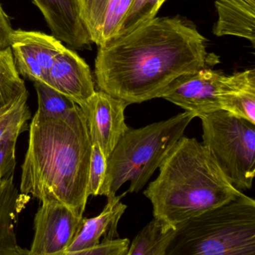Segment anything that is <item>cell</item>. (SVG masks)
Masks as SVG:
<instances>
[{"instance_id": "cell-11", "label": "cell", "mask_w": 255, "mask_h": 255, "mask_svg": "<svg viewBox=\"0 0 255 255\" xmlns=\"http://www.w3.org/2000/svg\"><path fill=\"white\" fill-rule=\"evenodd\" d=\"M47 84L83 106L95 92L90 68L77 53L65 47L55 59Z\"/></svg>"}, {"instance_id": "cell-26", "label": "cell", "mask_w": 255, "mask_h": 255, "mask_svg": "<svg viewBox=\"0 0 255 255\" xmlns=\"http://www.w3.org/2000/svg\"><path fill=\"white\" fill-rule=\"evenodd\" d=\"M12 32L9 19L0 5V50L10 47Z\"/></svg>"}, {"instance_id": "cell-27", "label": "cell", "mask_w": 255, "mask_h": 255, "mask_svg": "<svg viewBox=\"0 0 255 255\" xmlns=\"http://www.w3.org/2000/svg\"><path fill=\"white\" fill-rule=\"evenodd\" d=\"M246 2H249V3H255V0H243Z\"/></svg>"}, {"instance_id": "cell-23", "label": "cell", "mask_w": 255, "mask_h": 255, "mask_svg": "<svg viewBox=\"0 0 255 255\" xmlns=\"http://www.w3.org/2000/svg\"><path fill=\"white\" fill-rule=\"evenodd\" d=\"M107 159L97 143L92 144L89 167L88 195L98 196L101 195V188L105 180Z\"/></svg>"}, {"instance_id": "cell-9", "label": "cell", "mask_w": 255, "mask_h": 255, "mask_svg": "<svg viewBox=\"0 0 255 255\" xmlns=\"http://www.w3.org/2000/svg\"><path fill=\"white\" fill-rule=\"evenodd\" d=\"M10 48L20 75L34 83H47L56 56L65 47L53 35L17 29L11 33Z\"/></svg>"}, {"instance_id": "cell-16", "label": "cell", "mask_w": 255, "mask_h": 255, "mask_svg": "<svg viewBox=\"0 0 255 255\" xmlns=\"http://www.w3.org/2000/svg\"><path fill=\"white\" fill-rule=\"evenodd\" d=\"M14 174L0 181V255H29L17 243L14 225L23 195L14 181Z\"/></svg>"}, {"instance_id": "cell-28", "label": "cell", "mask_w": 255, "mask_h": 255, "mask_svg": "<svg viewBox=\"0 0 255 255\" xmlns=\"http://www.w3.org/2000/svg\"><path fill=\"white\" fill-rule=\"evenodd\" d=\"M10 110H11V109H10ZM9 110H8V111L5 112V113H2V114H0V119H2V118L3 117V116H5V115L6 114V113H8V111H9Z\"/></svg>"}, {"instance_id": "cell-18", "label": "cell", "mask_w": 255, "mask_h": 255, "mask_svg": "<svg viewBox=\"0 0 255 255\" xmlns=\"http://www.w3.org/2000/svg\"><path fill=\"white\" fill-rule=\"evenodd\" d=\"M177 228L153 217L129 245L128 255H166Z\"/></svg>"}, {"instance_id": "cell-22", "label": "cell", "mask_w": 255, "mask_h": 255, "mask_svg": "<svg viewBox=\"0 0 255 255\" xmlns=\"http://www.w3.org/2000/svg\"><path fill=\"white\" fill-rule=\"evenodd\" d=\"M27 99L28 98H23L0 119V139L11 132H23L26 130L28 122L31 119Z\"/></svg>"}, {"instance_id": "cell-4", "label": "cell", "mask_w": 255, "mask_h": 255, "mask_svg": "<svg viewBox=\"0 0 255 255\" xmlns=\"http://www.w3.org/2000/svg\"><path fill=\"white\" fill-rule=\"evenodd\" d=\"M196 116L189 112L138 129H128L107 159L101 195L116 198L122 185L130 182L128 192H139L183 136Z\"/></svg>"}, {"instance_id": "cell-17", "label": "cell", "mask_w": 255, "mask_h": 255, "mask_svg": "<svg viewBox=\"0 0 255 255\" xmlns=\"http://www.w3.org/2000/svg\"><path fill=\"white\" fill-rule=\"evenodd\" d=\"M218 20L213 28L216 36L240 37L255 43V3L243 0H216Z\"/></svg>"}, {"instance_id": "cell-1", "label": "cell", "mask_w": 255, "mask_h": 255, "mask_svg": "<svg viewBox=\"0 0 255 255\" xmlns=\"http://www.w3.org/2000/svg\"><path fill=\"white\" fill-rule=\"evenodd\" d=\"M207 40L188 20L154 17L100 46L97 84L130 105L159 98L179 76L207 68Z\"/></svg>"}, {"instance_id": "cell-6", "label": "cell", "mask_w": 255, "mask_h": 255, "mask_svg": "<svg viewBox=\"0 0 255 255\" xmlns=\"http://www.w3.org/2000/svg\"><path fill=\"white\" fill-rule=\"evenodd\" d=\"M203 145L238 190L251 189L255 176V125L223 110L198 116Z\"/></svg>"}, {"instance_id": "cell-7", "label": "cell", "mask_w": 255, "mask_h": 255, "mask_svg": "<svg viewBox=\"0 0 255 255\" xmlns=\"http://www.w3.org/2000/svg\"><path fill=\"white\" fill-rule=\"evenodd\" d=\"M83 219L65 204L43 201L34 219L35 233L29 255H64Z\"/></svg>"}, {"instance_id": "cell-3", "label": "cell", "mask_w": 255, "mask_h": 255, "mask_svg": "<svg viewBox=\"0 0 255 255\" xmlns=\"http://www.w3.org/2000/svg\"><path fill=\"white\" fill-rule=\"evenodd\" d=\"M144 191L153 217L176 227L243 194L196 138L182 136Z\"/></svg>"}, {"instance_id": "cell-20", "label": "cell", "mask_w": 255, "mask_h": 255, "mask_svg": "<svg viewBox=\"0 0 255 255\" xmlns=\"http://www.w3.org/2000/svg\"><path fill=\"white\" fill-rule=\"evenodd\" d=\"M38 95V108L36 113L43 117L58 118L72 113L78 104L66 95L53 89L47 83L35 82Z\"/></svg>"}, {"instance_id": "cell-10", "label": "cell", "mask_w": 255, "mask_h": 255, "mask_svg": "<svg viewBox=\"0 0 255 255\" xmlns=\"http://www.w3.org/2000/svg\"><path fill=\"white\" fill-rule=\"evenodd\" d=\"M126 101L99 91L81 106L87 119L92 143H97L108 159L122 135L129 129L125 122Z\"/></svg>"}, {"instance_id": "cell-21", "label": "cell", "mask_w": 255, "mask_h": 255, "mask_svg": "<svg viewBox=\"0 0 255 255\" xmlns=\"http://www.w3.org/2000/svg\"><path fill=\"white\" fill-rule=\"evenodd\" d=\"M165 1L166 0H133L117 36L128 33L156 17Z\"/></svg>"}, {"instance_id": "cell-15", "label": "cell", "mask_w": 255, "mask_h": 255, "mask_svg": "<svg viewBox=\"0 0 255 255\" xmlns=\"http://www.w3.org/2000/svg\"><path fill=\"white\" fill-rule=\"evenodd\" d=\"M221 110L255 125V71L224 76L219 89Z\"/></svg>"}, {"instance_id": "cell-25", "label": "cell", "mask_w": 255, "mask_h": 255, "mask_svg": "<svg viewBox=\"0 0 255 255\" xmlns=\"http://www.w3.org/2000/svg\"><path fill=\"white\" fill-rule=\"evenodd\" d=\"M129 239H106L98 245L85 251L81 255H128Z\"/></svg>"}, {"instance_id": "cell-5", "label": "cell", "mask_w": 255, "mask_h": 255, "mask_svg": "<svg viewBox=\"0 0 255 255\" xmlns=\"http://www.w3.org/2000/svg\"><path fill=\"white\" fill-rule=\"evenodd\" d=\"M176 228L166 255H255V201L243 193Z\"/></svg>"}, {"instance_id": "cell-24", "label": "cell", "mask_w": 255, "mask_h": 255, "mask_svg": "<svg viewBox=\"0 0 255 255\" xmlns=\"http://www.w3.org/2000/svg\"><path fill=\"white\" fill-rule=\"evenodd\" d=\"M22 132H11L0 139V181L14 173L16 144Z\"/></svg>"}, {"instance_id": "cell-19", "label": "cell", "mask_w": 255, "mask_h": 255, "mask_svg": "<svg viewBox=\"0 0 255 255\" xmlns=\"http://www.w3.org/2000/svg\"><path fill=\"white\" fill-rule=\"evenodd\" d=\"M28 98L24 81L16 68L11 48L0 50V114Z\"/></svg>"}, {"instance_id": "cell-14", "label": "cell", "mask_w": 255, "mask_h": 255, "mask_svg": "<svg viewBox=\"0 0 255 255\" xmlns=\"http://www.w3.org/2000/svg\"><path fill=\"white\" fill-rule=\"evenodd\" d=\"M125 194L107 200L104 210L98 216L83 218L77 234L64 255H81L85 251L98 245L103 236L106 239H114L119 236L118 224L128 207L120 201Z\"/></svg>"}, {"instance_id": "cell-12", "label": "cell", "mask_w": 255, "mask_h": 255, "mask_svg": "<svg viewBox=\"0 0 255 255\" xmlns=\"http://www.w3.org/2000/svg\"><path fill=\"white\" fill-rule=\"evenodd\" d=\"M80 17L98 47L116 38L133 0H77Z\"/></svg>"}, {"instance_id": "cell-13", "label": "cell", "mask_w": 255, "mask_h": 255, "mask_svg": "<svg viewBox=\"0 0 255 255\" xmlns=\"http://www.w3.org/2000/svg\"><path fill=\"white\" fill-rule=\"evenodd\" d=\"M42 13L53 36L74 49L90 45L92 41L82 21L77 0H33Z\"/></svg>"}, {"instance_id": "cell-8", "label": "cell", "mask_w": 255, "mask_h": 255, "mask_svg": "<svg viewBox=\"0 0 255 255\" xmlns=\"http://www.w3.org/2000/svg\"><path fill=\"white\" fill-rule=\"evenodd\" d=\"M225 74L204 68L182 74L162 92L166 100L196 118L221 110L219 89Z\"/></svg>"}, {"instance_id": "cell-2", "label": "cell", "mask_w": 255, "mask_h": 255, "mask_svg": "<svg viewBox=\"0 0 255 255\" xmlns=\"http://www.w3.org/2000/svg\"><path fill=\"white\" fill-rule=\"evenodd\" d=\"M92 144L80 106L62 117H43L35 113L21 167V195L41 202L61 203L83 216L89 197Z\"/></svg>"}]
</instances>
